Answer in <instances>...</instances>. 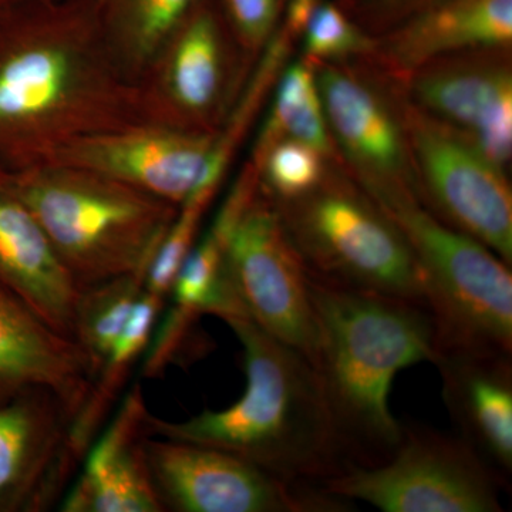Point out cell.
I'll use <instances>...</instances> for the list:
<instances>
[{
  "label": "cell",
  "mask_w": 512,
  "mask_h": 512,
  "mask_svg": "<svg viewBox=\"0 0 512 512\" xmlns=\"http://www.w3.org/2000/svg\"><path fill=\"white\" fill-rule=\"evenodd\" d=\"M148 123L121 69L101 0H28L0 10V167L40 163L90 134Z\"/></svg>",
  "instance_id": "6da1fadb"
},
{
  "label": "cell",
  "mask_w": 512,
  "mask_h": 512,
  "mask_svg": "<svg viewBox=\"0 0 512 512\" xmlns=\"http://www.w3.org/2000/svg\"><path fill=\"white\" fill-rule=\"evenodd\" d=\"M318 352L315 367L349 466L389 460L403 426L390 412L394 377L433 363L436 329L420 303L339 288L309 276Z\"/></svg>",
  "instance_id": "7a4b0ae2"
},
{
  "label": "cell",
  "mask_w": 512,
  "mask_h": 512,
  "mask_svg": "<svg viewBox=\"0 0 512 512\" xmlns=\"http://www.w3.org/2000/svg\"><path fill=\"white\" fill-rule=\"evenodd\" d=\"M224 322L244 353L247 389L241 399L185 421L148 412V436L227 451L282 480L319 488L348 463L315 367L247 316Z\"/></svg>",
  "instance_id": "3957f363"
},
{
  "label": "cell",
  "mask_w": 512,
  "mask_h": 512,
  "mask_svg": "<svg viewBox=\"0 0 512 512\" xmlns=\"http://www.w3.org/2000/svg\"><path fill=\"white\" fill-rule=\"evenodd\" d=\"M80 292L148 274L178 207L104 175L57 163L2 168Z\"/></svg>",
  "instance_id": "277c9868"
},
{
  "label": "cell",
  "mask_w": 512,
  "mask_h": 512,
  "mask_svg": "<svg viewBox=\"0 0 512 512\" xmlns=\"http://www.w3.org/2000/svg\"><path fill=\"white\" fill-rule=\"evenodd\" d=\"M403 232L423 279L437 350L512 355V274L500 256L431 214L412 190L366 192Z\"/></svg>",
  "instance_id": "5b68a950"
},
{
  "label": "cell",
  "mask_w": 512,
  "mask_h": 512,
  "mask_svg": "<svg viewBox=\"0 0 512 512\" xmlns=\"http://www.w3.org/2000/svg\"><path fill=\"white\" fill-rule=\"evenodd\" d=\"M274 202L312 279L426 306L409 242L342 164L309 194Z\"/></svg>",
  "instance_id": "8992f818"
},
{
  "label": "cell",
  "mask_w": 512,
  "mask_h": 512,
  "mask_svg": "<svg viewBox=\"0 0 512 512\" xmlns=\"http://www.w3.org/2000/svg\"><path fill=\"white\" fill-rule=\"evenodd\" d=\"M319 488L386 512H501L500 491L507 483L460 437L403 427L389 460L346 467Z\"/></svg>",
  "instance_id": "52a82bcc"
},
{
  "label": "cell",
  "mask_w": 512,
  "mask_h": 512,
  "mask_svg": "<svg viewBox=\"0 0 512 512\" xmlns=\"http://www.w3.org/2000/svg\"><path fill=\"white\" fill-rule=\"evenodd\" d=\"M252 67L214 0H200L138 83L144 116L160 126L217 134Z\"/></svg>",
  "instance_id": "ba28073f"
},
{
  "label": "cell",
  "mask_w": 512,
  "mask_h": 512,
  "mask_svg": "<svg viewBox=\"0 0 512 512\" xmlns=\"http://www.w3.org/2000/svg\"><path fill=\"white\" fill-rule=\"evenodd\" d=\"M403 120L424 207L511 266L512 191L507 170L404 97Z\"/></svg>",
  "instance_id": "9c48e42d"
},
{
  "label": "cell",
  "mask_w": 512,
  "mask_h": 512,
  "mask_svg": "<svg viewBox=\"0 0 512 512\" xmlns=\"http://www.w3.org/2000/svg\"><path fill=\"white\" fill-rule=\"evenodd\" d=\"M225 272L247 318L313 366L318 328L308 271L261 183L232 229Z\"/></svg>",
  "instance_id": "30bf717a"
},
{
  "label": "cell",
  "mask_w": 512,
  "mask_h": 512,
  "mask_svg": "<svg viewBox=\"0 0 512 512\" xmlns=\"http://www.w3.org/2000/svg\"><path fill=\"white\" fill-rule=\"evenodd\" d=\"M312 66L333 147L350 177L366 192L417 194L399 84L369 62Z\"/></svg>",
  "instance_id": "8fae6325"
},
{
  "label": "cell",
  "mask_w": 512,
  "mask_h": 512,
  "mask_svg": "<svg viewBox=\"0 0 512 512\" xmlns=\"http://www.w3.org/2000/svg\"><path fill=\"white\" fill-rule=\"evenodd\" d=\"M151 483L164 511L340 512L348 501L291 483L217 448L146 437Z\"/></svg>",
  "instance_id": "7c38bea8"
},
{
  "label": "cell",
  "mask_w": 512,
  "mask_h": 512,
  "mask_svg": "<svg viewBox=\"0 0 512 512\" xmlns=\"http://www.w3.org/2000/svg\"><path fill=\"white\" fill-rule=\"evenodd\" d=\"M396 83L417 110L463 134L507 170L512 154L511 47L441 57Z\"/></svg>",
  "instance_id": "4fadbf2b"
},
{
  "label": "cell",
  "mask_w": 512,
  "mask_h": 512,
  "mask_svg": "<svg viewBox=\"0 0 512 512\" xmlns=\"http://www.w3.org/2000/svg\"><path fill=\"white\" fill-rule=\"evenodd\" d=\"M258 187V171L248 161L210 228L197 239L178 272L170 295L173 305L144 355L143 376L147 379H160L168 366L187 360L198 349L197 323L202 315L222 320L245 316L227 279L225 254L232 229Z\"/></svg>",
  "instance_id": "5bb4252c"
},
{
  "label": "cell",
  "mask_w": 512,
  "mask_h": 512,
  "mask_svg": "<svg viewBox=\"0 0 512 512\" xmlns=\"http://www.w3.org/2000/svg\"><path fill=\"white\" fill-rule=\"evenodd\" d=\"M215 136L137 123L77 138L40 163L83 168L180 208L200 183Z\"/></svg>",
  "instance_id": "9a60e30c"
},
{
  "label": "cell",
  "mask_w": 512,
  "mask_h": 512,
  "mask_svg": "<svg viewBox=\"0 0 512 512\" xmlns=\"http://www.w3.org/2000/svg\"><path fill=\"white\" fill-rule=\"evenodd\" d=\"M70 419L55 394L33 389L0 403V512L50 510L73 476Z\"/></svg>",
  "instance_id": "2e32d148"
},
{
  "label": "cell",
  "mask_w": 512,
  "mask_h": 512,
  "mask_svg": "<svg viewBox=\"0 0 512 512\" xmlns=\"http://www.w3.org/2000/svg\"><path fill=\"white\" fill-rule=\"evenodd\" d=\"M94 379L92 363L76 340L57 333L0 286V403L28 390H47L72 423Z\"/></svg>",
  "instance_id": "e0dca14e"
},
{
  "label": "cell",
  "mask_w": 512,
  "mask_h": 512,
  "mask_svg": "<svg viewBox=\"0 0 512 512\" xmlns=\"http://www.w3.org/2000/svg\"><path fill=\"white\" fill-rule=\"evenodd\" d=\"M444 403L458 437L508 484L512 473V355L437 350Z\"/></svg>",
  "instance_id": "ac0fdd59"
},
{
  "label": "cell",
  "mask_w": 512,
  "mask_h": 512,
  "mask_svg": "<svg viewBox=\"0 0 512 512\" xmlns=\"http://www.w3.org/2000/svg\"><path fill=\"white\" fill-rule=\"evenodd\" d=\"M512 43V0H441L376 36L372 63L400 82L424 64Z\"/></svg>",
  "instance_id": "d6986e66"
},
{
  "label": "cell",
  "mask_w": 512,
  "mask_h": 512,
  "mask_svg": "<svg viewBox=\"0 0 512 512\" xmlns=\"http://www.w3.org/2000/svg\"><path fill=\"white\" fill-rule=\"evenodd\" d=\"M148 410L136 384L83 460L82 476L60 503L63 512H164L148 473Z\"/></svg>",
  "instance_id": "ffe728a7"
},
{
  "label": "cell",
  "mask_w": 512,
  "mask_h": 512,
  "mask_svg": "<svg viewBox=\"0 0 512 512\" xmlns=\"http://www.w3.org/2000/svg\"><path fill=\"white\" fill-rule=\"evenodd\" d=\"M0 286L73 339L80 289L45 231L0 173ZM74 340V339H73Z\"/></svg>",
  "instance_id": "44dd1931"
},
{
  "label": "cell",
  "mask_w": 512,
  "mask_h": 512,
  "mask_svg": "<svg viewBox=\"0 0 512 512\" xmlns=\"http://www.w3.org/2000/svg\"><path fill=\"white\" fill-rule=\"evenodd\" d=\"M164 303V299L153 293L143 292L103 369L94 379L86 403L69 424L66 460L73 473L83 463L94 440L99 437L121 390L126 386L131 370L146 355Z\"/></svg>",
  "instance_id": "7402d4cb"
},
{
  "label": "cell",
  "mask_w": 512,
  "mask_h": 512,
  "mask_svg": "<svg viewBox=\"0 0 512 512\" xmlns=\"http://www.w3.org/2000/svg\"><path fill=\"white\" fill-rule=\"evenodd\" d=\"M200 0H101L107 39L133 82L140 83Z\"/></svg>",
  "instance_id": "603a6c76"
},
{
  "label": "cell",
  "mask_w": 512,
  "mask_h": 512,
  "mask_svg": "<svg viewBox=\"0 0 512 512\" xmlns=\"http://www.w3.org/2000/svg\"><path fill=\"white\" fill-rule=\"evenodd\" d=\"M269 97L268 111L249 158L252 164L258 163L269 147L285 138L308 144L340 163L326 124L312 63L301 57L286 64Z\"/></svg>",
  "instance_id": "cb8c5ba5"
},
{
  "label": "cell",
  "mask_w": 512,
  "mask_h": 512,
  "mask_svg": "<svg viewBox=\"0 0 512 512\" xmlns=\"http://www.w3.org/2000/svg\"><path fill=\"white\" fill-rule=\"evenodd\" d=\"M146 278V274L121 275L80 292L73 339L89 357L96 377L140 301Z\"/></svg>",
  "instance_id": "d4e9b609"
},
{
  "label": "cell",
  "mask_w": 512,
  "mask_h": 512,
  "mask_svg": "<svg viewBox=\"0 0 512 512\" xmlns=\"http://www.w3.org/2000/svg\"><path fill=\"white\" fill-rule=\"evenodd\" d=\"M333 164L340 163L308 144L285 138L269 147L254 165L266 194L276 202H284L315 190Z\"/></svg>",
  "instance_id": "484cf974"
},
{
  "label": "cell",
  "mask_w": 512,
  "mask_h": 512,
  "mask_svg": "<svg viewBox=\"0 0 512 512\" xmlns=\"http://www.w3.org/2000/svg\"><path fill=\"white\" fill-rule=\"evenodd\" d=\"M302 57L311 63L367 62L376 50V37L360 28L338 3L316 8L301 37Z\"/></svg>",
  "instance_id": "4316f807"
},
{
  "label": "cell",
  "mask_w": 512,
  "mask_h": 512,
  "mask_svg": "<svg viewBox=\"0 0 512 512\" xmlns=\"http://www.w3.org/2000/svg\"><path fill=\"white\" fill-rule=\"evenodd\" d=\"M239 52L251 66L275 35L286 0H214Z\"/></svg>",
  "instance_id": "83f0119b"
},
{
  "label": "cell",
  "mask_w": 512,
  "mask_h": 512,
  "mask_svg": "<svg viewBox=\"0 0 512 512\" xmlns=\"http://www.w3.org/2000/svg\"><path fill=\"white\" fill-rule=\"evenodd\" d=\"M441 0H352L346 12L369 35L380 36Z\"/></svg>",
  "instance_id": "f1b7e54d"
},
{
  "label": "cell",
  "mask_w": 512,
  "mask_h": 512,
  "mask_svg": "<svg viewBox=\"0 0 512 512\" xmlns=\"http://www.w3.org/2000/svg\"><path fill=\"white\" fill-rule=\"evenodd\" d=\"M28 2V0H0V10L9 8V6L18 5V3Z\"/></svg>",
  "instance_id": "f546056e"
}]
</instances>
